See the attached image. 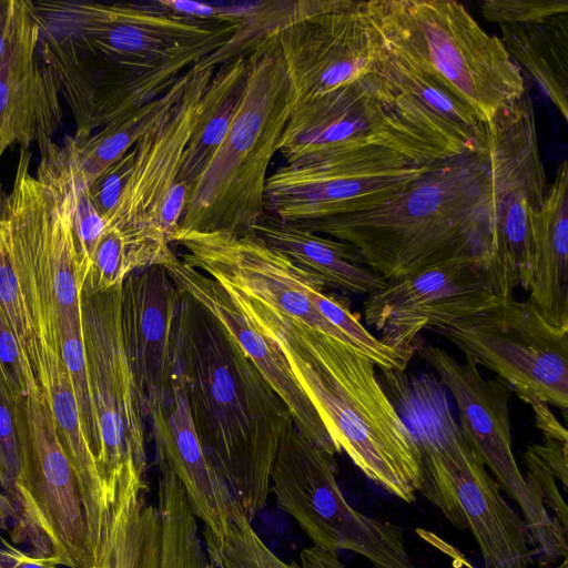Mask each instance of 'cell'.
Here are the masks:
<instances>
[{
	"instance_id": "obj_29",
	"label": "cell",
	"mask_w": 568,
	"mask_h": 568,
	"mask_svg": "<svg viewBox=\"0 0 568 568\" xmlns=\"http://www.w3.org/2000/svg\"><path fill=\"white\" fill-rule=\"evenodd\" d=\"M191 68L164 94L106 124L85 139L65 136L63 146L88 183L125 155L150 125L182 95Z\"/></svg>"
},
{
	"instance_id": "obj_30",
	"label": "cell",
	"mask_w": 568,
	"mask_h": 568,
	"mask_svg": "<svg viewBox=\"0 0 568 568\" xmlns=\"http://www.w3.org/2000/svg\"><path fill=\"white\" fill-rule=\"evenodd\" d=\"M540 206L523 191L494 194L491 256L507 291H528L534 244V214Z\"/></svg>"
},
{
	"instance_id": "obj_2",
	"label": "cell",
	"mask_w": 568,
	"mask_h": 568,
	"mask_svg": "<svg viewBox=\"0 0 568 568\" xmlns=\"http://www.w3.org/2000/svg\"><path fill=\"white\" fill-rule=\"evenodd\" d=\"M180 292L175 362L190 415L206 456L252 521L266 506L272 465L293 417L222 323Z\"/></svg>"
},
{
	"instance_id": "obj_43",
	"label": "cell",
	"mask_w": 568,
	"mask_h": 568,
	"mask_svg": "<svg viewBox=\"0 0 568 568\" xmlns=\"http://www.w3.org/2000/svg\"><path fill=\"white\" fill-rule=\"evenodd\" d=\"M189 568H215L205 551L200 536L193 541Z\"/></svg>"
},
{
	"instance_id": "obj_33",
	"label": "cell",
	"mask_w": 568,
	"mask_h": 568,
	"mask_svg": "<svg viewBox=\"0 0 568 568\" xmlns=\"http://www.w3.org/2000/svg\"><path fill=\"white\" fill-rule=\"evenodd\" d=\"M308 297L318 312L375 366L382 371H406L413 354L384 344L364 326L343 301L326 293L324 286L312 288Z\"/></svg>"
},
{
	"instance_id": "obj_31",
	"label": "cell",
	"mask_w": 568,
	"mask_h": 568,
	"mask_svg": "<svg viewBox=\"0 0 568 568\" xmlns=\"http://www.w3.org/2000/svg\"><path fill=\"white\" fill-rule=\"evenodd\" d=\"M159 473L158 510L162 525L160 568H189L194 539L199 536L184 490L173 473L156 462Z\"/></svg>"
},
{
	"instance_id": "obj_5",
	"label": "cell",
	"mask_w": 568,
	"mask_h": 568,
	"mask_svg": "<svg viewBox=\"0 0 568 568\" xmlns=\"http://www.w3.org/2000/svg\"><path fill=\"white\" fill-rule=\"evenodd\" d=\"M247 62L229 130L187 191L180 231L242 235L265 214L267 170L288 123L293 94L272 36L247 52Z\"/></svg>"
},
{
	"instance_id": "obj_37",
	"label": "cell",
	"mask_w": 568,
	"mask_h": 568,
	"mask_svg": "<svg viewBox=\"0 0 568 568\" xmlns=\"http://www.w3.org/2000/svg\"><path fill=\"white\" fill-rule=\"evenodd\" d=\"M134 153L132 148L88 185L90 197L103 219L111 213L119 201L131 172Z\"/></svg>"
},
{
	"instance_id": "obj_23",
	"label": "cell",
	"mask_w": 568,
	"mask_h": 568,
	"mask_svg": "<svg viewBox=\"0 0 568 568\" xmlns=\"http://www.w3.org/2000/svg\"><path fill=\"white\" fill-rule=\"evenodd\" d=\"M527 301L550 325L568 329V163L557 168L534 214V244Z\"/></svg>"
},
{
	"instance_id": "obj_11",
	"label": "cell",
	"mask_w": 568,
	"mask_h": 568,
	"mask_svg": "<svg viewBox=\"0 0 568 568\" xmlns=\"http://www.w3.org/2000/svg\"><path fill=\"white\" fill-rule=\"evenodd\" d=\"M26 418L11 537L58 566L95 568L79 485L41 392L26 397Z\"/></svg>"
},
{
	"instance_id": "obj_18",
	"label": "cell",
	"mask_w": 568,
	"mask_h": 568,
	"mask_svg": "<svg viewBox=\"0 0 568 568\" xmlns=\"http://www.w3.org/2000/svg\"><path fill=\"white\" fill-rule=\"evenodd\" d=\"M378 377L419 450V493L453 526L466 529L456 483L459 473L478 453L453 416L446 388L430 374L382 371Z\"/></svg>"
},
{
	"instance_id": "obj_9",
	"label": "cell",
	"mask_w": 568,
	"mask_h": 568,
	"mask_svg": "<svg viewBox=\"0 0 568 568\" xmlns=\"http://www.w3.org/2000/svg\"><path fill=\"white\" fill-rule=\"evenodd\" d=\"M156 462L180 481L189 507L202 523L204 548L215 568H284L260 538L240 500L206 456L196 435L181 376L176 369L171 392L149 404Z\"/></svg>"
},
{
	"instance_id": "obj_27",
	"label": "cell",
	"mask_w": 568,
	"mask_h": 568,
	"mask_svg": "<svg viewBox=\"0 0 568 568\" xmlns=\"http://www.w3.org/2000/svg\"><path fill=\"white\" fill-rule=\"evenodd\" d=\"M505 49L568 120V13L529 23L499 24Z\"/></svg>"
},
{
	"instance_id": "obj_1",
	"label": "cell",
	"mask_w": 568,
	"mask_h": 568,
	"mask_svg": "<svg viewBox=\"0 0 568 568\" xmlns=\"http://www.w3.org/2000/svg\"><path fill=\"white\" fill-rule=\"evenodd\" d=\"M39 59L75 121V139L161 97L244 24L169 12L154 1H31ZM247 23V22H246Z\"/></svg>"
},
{
	"instance_id": "obj_17",
	"label": "cell",
	"mask_w": 568,
	"mask_h": 568,
	"mask_svg": "<svg viewBox=\"0 0 568 568\" xmlns=\"http://www.w3.org/2000/svg\"><path fill=\"white\" fill-rule=\"evenodd\" d=\"M171 243L184 247L181 261L186 265L352 346L348 338L318 312L308 297L312 288L326 285L284 253L267 245L253 231L235 235L178 230Z\"/></svg>"
},
{
	"instance_id": "obj_6",
	"label": "cell",
	"mask_w": 568,
	"mask_h": 568,
	"mask_svg": "<svg viewBox=\"0 0 568 568\" xmlns=\"http://www.w3.org/2000/svg\"><path fill=\"white\" fill-rule=\"evenodd\" d=\"M381 42L432 75L487 123L526 84L503 42L454 0L363 1Z\"/></svg>"
},
{
	"instance_id": "obj_4",
	"label": "cell",
	"mask_w": 568,
	"mask_h": 568,
	"mask_svg": "<svg viewBox=\"0 0 568 568\" xmlns=\"http://www.w3.org/2000/svg\"><path fill=\"white\" fill-rule=\"evenodd\" d=\"M493 213L485 146L434 163L371 209L294 224L352 244L389 281L460 254L491 256Z\"/></svg>"
},
{
	"instance_id": "obj_32",
	"label": "cell",
	"mask_w": 568,
	"mask_h": 568,
	"mask_svg": "<svg viewBox=\"0 0 568 568\" xmlns=\"http://www.w3.org/2000/svg\"><path fill=\"white\" fill-rule=\"evenodd\" d=\"M59 351L69 375L87 439L97 457L100 447L99 425L90 389L82 331V312H62L54 320Z\"/></svg>"
},
{
	"instance_id": "obj_41",
	"label": "cell",
	"mask_w": 568,
	"mask_h": 568,
	"mask_svg": "<svg viewBox=\"0 0 568 568\" xmlns=\"http://www.w3.org/2000/svg\"><path fill=\"white\" fill-rule=\"evenodd\" d=\"M300 568H344L338 555L312 546L300 552Z\"/></svg>"
},
{
	"instance_id": "obj_26",
	"label": "cell",
	"mask_w": 568,
	"mask_h": 568,
	"mask_svg": "<svg viewBox=\"0 0 568 568\" xmlns=\"http://www.w3.org/2000/svg\"><path fill=\"white\" fill-rule=\"evenodd\" d=\"M376 71L410 97L467 152L486 146L485 123L462 100L409 60L394 53L376 32Z\"/></svg>"
},
{
	"instance_id": "obj_28",
	"label": "cell",
	"mask_w": 568,
	"mask_h": 568,
	"mask_svg": "<svg viewBox=\"0 0 568 568\" xmlns=\"http://www.w3.org/2000/svg\"><path fill=\"white\" fill-rule=\"evenodd\" d=\"M247 53L220 64L207 84L202 108L182 156L175 182L187 191L222 143L240 101L247 73Z\"/></svg>"
},
{
	"instance_id": "obj_38",
	"label": "cell",
	"mask_w": 568,
	"mask_h": 568,
	"mask_svg": "<svg viewBox=\"0 0 568 568\" xmlns=\"http://www.w3.org/2000/svg\"><path fill=\"white\" fill-rule=\"evenodd\" d=\"M523 457L527 467L526 481L537 491L546 508L548 507L552 510L554 517L567 534L568 511L566 501L556 484V478L558 479L557 474L529 450H526Z\"/></svg>"
},
{
	"instance_id": "obj_35",
	"label": "cell",
	"mask_w": 568,
	"mask_h": 568,
	"mask_svg": "<svg viewBox=\"0 0 568 568\" xmlns=\"http://www.w3.org/2000/svg\"><path fill=\"white\" fill-rule=\"evenodd\" d=\"M484 18L498 24L529 23L568 13L567 0H486L481 2Z\"/></svg>"
},
{
	"instance_id": "obj_45",
	"label": "cell",
	"mask_w": 568,
	"mask_h": 568,
	"mask_svg": "<svg viewBox=\"0 0 568 568\" xmlns=\"http://www.w3.org/2000/svg\"><path fill=\"white\" fill-rule=\"evenodd\" d=\"M95 568H101V567H95Z\"/></svg>"
},
{
	"instance_id": "obj_8",
	"label": "cell",
	"mask_w": 568,
	"mask_h": 568,
	"mask_svg": "<svg viewBox=\"0 0 568 568\" xmlns=\"http://www.w3.org/2000/svg\"><path fill=\"white\" fill-rule=\"evenodd\" d=\"M427 329L497 375L526 404L568 410V329L547 323L526 300L507 296L479 311L430 320Z\"/></svg>"
},
{
	"instance_id": "obj_14",
	"label": "cell",
	"mask_w": 568,
	"mask_h": 568,
	"mask_svg": "<svg viewBox=\"0 0 568 568\" xmlns=\"http://www.w3.org/2000/svg\"><path fill=\"white\" fill-rule=\"evenodd\" d=\"M433 164H416L383 146L285 164L266 179L264 210L284 223L367 210L400 192Z\"/></svg>"
},
{
	"instance_id": "obj_25",
	"label": "cell",
	"mask_w": 568,
	"mask_h": 568,
	"mask_svg": "<svg viewBox=\"0 0 568 568\" xmlns=\"http://www.w3.org/2000/svg\"><path fill=\"white\" fill-rule=\"evenodd\" d=\"M146 480L133 476L116 485L101 568H160L162 525L158 507L145 498Z\"/></svg>"
},
{
	"instance_id": "obj_3",
	"label": "cell",
	"mask_w": 568,
	"mask_h": 568,
	"mask_svg": "<svg viewBox=\"0 0 568 568\" xmlns=\"http://www.w3.org/2000/svg\"><path fill=\"white\" fill-rule=\"evenodd\" d=\"M226 290L283 352L337 453L344 452L366 477L389 494L414 503L422 487L420 454L375 365L348 344Z\"/></svg>"
},
{
	"instance_id": "obj_15",
	"label": "cell",
	"mask_w": 568,
	"mask_h": 568,
	"mask_svg": "<svg viewBox=\"0 0 568 568\" xmlns=\"http://www.w3.org/2000/svg\"><path fill=\"white\" fill-rule=\"evenodd\" d=\"M204 58L191 68L178 102L164 111L134 145V160L105 226L124 234L149 258L163 265L173 251L162 232L160 210L175 183L184 150L200 116L202 95L216 70Z\"/></svg>"
},
{
	"instance_id": "obj_22",
	"label": "cell",
	"mask_w": 568,
	"mask_h": 568,
	"mask_svg": "<svg viewBox=\"0 0 568 568\" xmlns=\"http://www.w3.org/2000/svg\"><path fill=\"white\" fill-rule=\"evenodd\" d=\"M456 495L485 568H528L534 562L525 520L501 496L478 454L459 473Z\"/></svg>"
},
{
	"instance_id": "obj_34",
	"label": "cell",
	"mask_w": 568,
	"mask_h": 568,
	"mask_svg": "<svg viewBox=\"0 0 568 568\" xmlns=\"http://www.w3.org/2000/svg\"><path fill=\"white\" fill-rule=\"evenodd\" d=\"M26 435V398L17 397L0 373V488L9 503L10 515L16 501Z\"/></svg>"
},
{
	"instance_id": "obj_16",
	"label": "cell",
	"mask_w": 568,
	"mask_h": 568,
	"mask_svg": "<svg viewBox=\"0 0 568 568\" xmlns=\"http://www.w3.org/2000/svg\"><path fill=\"white\" fill-rule=\"evenodd\" d=\"M513 295L488 254H460L389 280L363 302L366 325L384 344L414 354L430 320L473 313Z\"/></svg>"
},
{
	"instance_id": "obj_13",
	"label": "cell",
	"mask_w": 568,
	"mask_h": 568,
	"mask_svg": "<svg viewBox=\"0 0 568 568\" xmlns=\"http://www.w3.org/2000/svg\"><path fill=\"white\" fill-rule=\"evenodd\" d=\"M287 72L293 108L373 73L376 37L363 1H288L268 32Z\"/></svg>"
},
{
	"instance_id": "obj_12",
	"label": "cell",
	"mask_w": 568,
	"mask_h": 568,
	"mask_svg": "<svg viewBox=\"0 0 568 568\" xmlns=\"http://www.w3.org/2000/svg\"><path fill=\"white\" fill-rule=\"evenodd\" d=\"M121 286L82 294V331L109 506L121 478L146 479L145 418L121 333Z\"/></svg>"
},
{
	"instance_id": "obj_42",
	"label": "cell",
	"mask_w": 568,
	"mask_h": 568,
	"mask_svg": "<svg viewBox=\"0 0 568 568\" xmlns=\"http://www.w3.org/2000/svg\"><path fill=\"white\" fill-rule=\"evenodd\" d=\"M19 0H0V59L7 48Z\"/></svg>"
},
{
	"instance_id": "obj_39",
	"label": "cell",
	"mask_w": 568,
	"mask_h": 568,
	"mask_svg": "<svg viewBox=\"0 0 568 568\" xmlns=\"http://www.w3.org/2000/svg\"><path fill=\"white\" fill-rule=\"evenodd\" d=\"M187 200V186L184 183L175 182L169 190L161 205L160 224L166 242L180 227Z\"/></svg>"
},
{
	"instance_id": "obj_21",
	"label": "cell",
	"mask_w": 568,
	"mask_h": 568,
	"mask_svg": "<svg viewBox=\"0 0 568 568\" xmlns=\"http://www.w3.org/2000/svg\"><path fill=\"white\" fill-rule=\"evenodd\" d=\"M38 37L31 1L19 0L0 59V158L13 143L44 150L62 123L60 93L39 59Z\"/></svg>"
},
{
	"instance_id": "obj_36",
	"label": "cell",
	"mask_w": 568,
	"mask_h": 568,
	"mask_svg": "<svg viewBox=\"0 0 568 568\" xmlns=\"http://www.w3.org/2000/svg\"><path fill=\"white\" fill-rule=\"evenodd\" d=\"M0 373L17 397L41 392L29 374L22 359L18 342L0 314ZM42 393V392H41Z\"/></svg>"
},
{
	"instance_id": "obj_19",
	"label": "cell",
	"mask_w": 568,
	"mask_h": 568,
	"mask_svg": "<svg viewBox=\"0 0 568 568\" xmlns=\"http://www.w3.org/2000/svg\"><path fill=\"white\" fill-rule=\"evenodd\" d=\"M180 298V290L162 265L133 271L121 286L122 341L143 415L173 386Z\"/></svg>"
},
{
	"instance_id": "obj_44",
	"label": "cell",
	"mask_w": 568,
	"mask_h": 568,
	"mask_svg": "<svg viewBox=\"0 0 568 568\" xmlns=\"http://www.w3.org/2000/svg\"><path fill=\"white\" fill-rule=\"evenodd\" d=\"M555 568H568V559H567V557H564L561 564L559 566L555 567Z\"/></svg>"
},
{
	"instance_id": "obj_20",
	"label": "cell",
	"mask_w": 568,
	"mask_h": 568,
	"mask_svg": "<svg viewBox=\"0 0 568 568\" xmlns=\"http://www.w3.org/2000/svg\"><path fill=\"white\" fill-rule=\"evenodd\" d=\"M180 291L207 308L252 361L291 410L296 429L329 455L338 454L317 410L296 381L280 347L245 315L224 285L181 261L174 253L162 265Z\"/></svg>"
},
{
	"instance_id": "obj_7",
	"label": "cell",
	"mask_w": 568,
	"mask_h": 568,
	"mask_svg": "<svg viewBox=\"0 0 568 568\" xmlns=\"http://www.w3.org/2000/svg\"><path fill=\"white\" fill-rule=\"evenodd\" d=\"M312 540L338 554L355 552L375 568H418L400 527L355 509L336 479L334 456L310 443L292 425L278 445L270 475V494Z\"/></svg>"
},
{
	"instance_id": "obj_24",
	"label": "cell",
	"mask_w": 568,
	"mask_h": 568,
	"mask_svg": "<svg viewBox=\"0 0 568 568\" xmlns=\"http://www.w3.org/2000/svg\"><path fill=\"white\" fill-rule=\"evenodd\" d=\"M252 231L267 245L316 275L326 286L367 296L387 282L365 264L359 252L349 243L265 214Z\"/></svg>"
},
{
	"instance_id": "obj_40",
	"label": "cell",
	"mask_w": 568,
	"mask_h": 568,
	"mask_svg": "<svg viewBox=\"0 0 568 568\" xmlns=\"http://www.w3.org/2000/svg\"><path fill=\"white\" fill-rule=\"evenodd\" d=\"M535 414V424L542 432L544 437L560 442H568L567 429L561 425L549 409V405L537 402L530 405Z\"/></svg>"
},
{
	"instance_id": "obj_10",
	"label": "cell",
	"mask_w": 568,
	"mask_h": 568,
	"mask_svg": "<svg viewBox=\"0 0 568 568\" xmlns=\"http://www.w3.org/2000/svg\"><path fill=\"white\" fill-rule=\"evenodd\" d=\"M413 348L434 368L442 385L453 396L459 426L498 487L519 506L534 562L546 568L567 557V534L550 516L537 491L528 485L515 459L509 417L510 389L498 378L485 379L470 358L465 356L460 362L420 335L414 339Z\"/></svg>"
}]
</instances>
